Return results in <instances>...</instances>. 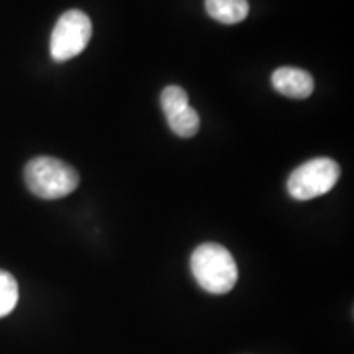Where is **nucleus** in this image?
Here are the masks:
<instances>
[{
	"instance_id": "nucleus-1",
	"label": "nucleus",
	"mask_w": 354,
	"mask_h": 354,
	"mask_svg": "<svg viewBox=\"0 0 354 354\" xmlns=\"http://www.w3.org/2000/svg\"><path fill=\"white\" fill-rule=\"evenodd\" d=\"M190 269L198 286L210 294H228L238 281V266L232 253L216 243L196 248L190 258Z\"/></svg>"
},
{
	"instance_id": "nucleus-2",
	"label": "nucleus",
	"mask_w": 354,
	"mask_h": 354,
	"mask_svg": "<svg viewBox=\"0 0 354 354\" xmlns=\"http://www.w3.org/2000/svg\"><path fill=\"white\" fill-rule=\"evenodd\" d=\"M25 183L30 192L44 201H56L73 194L81 177L68 162L51 156H38L25 166Z\"/></svg>"
},
{
	"instance_id": "nucleus-3",
	"label": "nucleus",
	"mask_w": 354,
	"mask_h": 354,
	"mask_svg": "<svg viewBox=\"0 0 354 354\" xmlns=\"http://www.w3.org/2000/svg\"><path fill=\"white\" fill-rule=\"evenodd\" d=\"M339 174H342V169L333 159H310L292 171L287 180V190L295 201H310V198L328 194L338 183Z\"/></svg>"
},
{
	"instance_id": "nucleus-4",
	"label": "nucleus",
	"mask_w": 354,
	"mask_h": 354,
	"mask_svg": "<svg viewBox=\"0 0 354 354\" xmlns=\"http://www.w3.org/2000/svg\"><path fill=\"white\" fill-rule=\"evenodd\" d=\"M92 37V21L82 10L64 12L51 33L50 53L56 63L73 59L86 50Z\"/></svg>"
},
{
	"instance_id": "nucleus-5",
	"label": "nucleus",
	"mask_w": 354,
	"mask_h": 354,
	"mask_svg": "<svg viewBox=\"0 0 354 354\" xmlns=\"http://www.w3.org/2000/svg\"><path fill=\"white\" fill-rule=\"evenodd\" d=\"M161 107L171 130L180 138H192L201 130V117L190 107L189 95L183 87L167 86L161 92Z\"/></svg>"
},
{
	"instance_id": "nucleus-6",
	"label": "nucleus",
	"mask_w": 354,
	"mask_h": 354,
	"mask_svg": "<svg viewBox=\"0 0 354 354\" xmlns=\"http://www.w3.org/2000/svg\"><path fill=\"white\" fill-rule=\"evenodd\" d=\"M272 87L276 88L279 94L289 97L294 100H304L312 95L315 82L310 73L299 68H279L272 73L271 76Z\"/></svg>"
},
{
	"instance_id": "nucleus-7",
	"label": "nucleus",
	"mask_w": 354,
	"mask_h": 354,
	"mask_svg": "<svg viewBox=\"0 0 354 354\" xmlns=\"http://www.w3.org/2000/svg\"><path fill=\"white\" fill-rule=\"evenodd\" d=\"M205 10L220 24L234 25L246 19L250 3L248 0H205Z\"/></svg>"
},
{
	"instance_id": "nucleus-8",
	"label": "nucleus",
	"mask_w": 354,
	"mask_h": 354,
	"mask_svg": "<svg viewBox=\"0 0 354 354\" xmlns=\"http://www.w3.org/2000/svg\"><path fill=\"white\" fill-rule=\"evenodd\" d=\"M19 302V284L10 272L0 271V318L7 317Z\"/></svg>"
}]
</instances>
